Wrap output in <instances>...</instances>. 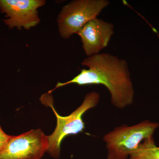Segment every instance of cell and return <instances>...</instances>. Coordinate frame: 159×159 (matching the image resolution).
<instances>
[{
    "instance_id": "1",
    "label": "cell",
    "mask_w": 159,
    "mask_h": 159,
    "mask_svg": "<svg viewBox=\"0 0 159 159\" xmlns=\"http://www.w3.org/2000/svg\"><path fill=\"white\" fill-rule=\"evenodd\" d=\"M81 65L88 68L82 69L69 81L57 83L55 87L48 93L51 94L57 88L73 84L78 85L101 84L109 92L111 102L115 107L123 109L133 104L134 89L125 60L108 53H101L85 58Z\"/></svg>"
},
{
    "instance_id": "2",
    "label": "cell",
    "mask_w": 159,
    "mask_h": 159,
    "mask_svg": "<svg viewBox=\"0 0 159 159\" xmlns=\"http://www.w3.org/2000/svg\"><path fill=\"white\" fill-rule=\"evenodd\" d=\"M51 94H43L40 100L43 105L50 107L57 119V125L53 133L48 136L49 148L47 152L51 157L57 159L60 155L61 144L63 139L69 135L77 134L83 131L85 125L83 120L84 114L96 107L100 100V95L93 92L85 95L81 105L66 116H60L55 109Z\"/></svg>"
},
{
    "instance_id": "3",
    "label": "cell",
    "mask_w": 159,
    "mask_h": 159,
    "mask_svg": "<svg viewBox=\"0 0 159 159\" xmlns=\"http://www.w3.org/2000/svg\"><path fill=\"white\" fill-rule=\"evenodd\" d=\"M159 124L145 120L133 125L118 126L103 137L107 159H127L145 139L153 137Z\"/></svg>"
},
{
    "instance_id": "4",
    "label": "cell",
    "mask_w": 159,
    "mask_h": 159,
    "mask_svg": "<svg viewBox=\"0 0 159 159\" xmlns=\"http://www.w3.org/2000/svg\"><path fill=\"white\" fill-rule=\"evenodd\" d=\"M107 0H75L64 6L57 16L60 34L68 39L109 5Z\"/></svg>"
},
{
    "instance_id": "5",
    "label": "cell",
    "mask_w": 159,
    "mask_h": 159,
    "mask_svg": "<svg viewBox=\"0 0 159 159\" xmlns=\"http://www.w3.org/2000/svg\"><path fill=\"white\" fill-rule=\"evenodd\" d=\"M48 136L40 129L10 136L0 150V159H40L49 148Z\"/></svg>"
},
{
    "instance_id": "6",
    "label": "cell",
    "mask_w": 159,
    "mask_h": 159,
    "mask_svg": "<svg viewBox=\"0 0 159 159\" xmlns=\"http://www.w3.org/2000/svg\"><path fill=\"white\" fill-rule=\"evenodd\" d=\"M45 3L44 0H0V9L6 14L4 21L9 29L29 30L39 24L37 9Z\"/></svg>"
},
{
    "instance_id": "7",
    "label": "cell",
    "mask_w": 159,
    "mask_h": 159,
    "mask_svg": "<svg viewBox=\"0 0 159 159\" xmlns=\"http://www.w3.org/2000/svg\"><path fill=\"white\" fill-rule=\"evenodd\" d=\"M114 29L112 23L97 18L80 29L77 34L81 39L86 55L89 57L99 54L107 48L114 34Z\"/></svg>"
},
{
    "instance_id": "8",
    "label": "cell",
    "mask_w": 159,
    "mask_h": 159,
    "mask_svg": "<svg viewBox=\"0 0 159 159\" xmlns=\"http://www.w3.org/2000/svg\"><path fill=\"white\" fill-rule=\"evenodd\" d=\"M129 159H159V146L156 144L153 137L144 140Z\"/></svg>"
},
{
    "instance_id": "9",
    "label": "cell",
    "mask_w": 159,
    "mask_h": 159,
    "mask_svg": "<svg viewBox=\"0 0 159 159\" xmlns=\"http://www.w3.org/2000/svg\"><path fill=\"white\" fill-rule=\"evenodd\" d=\"M9 137L10 136L4 132L0 125V150L4 148L7 144Z\"/></svg>"
}]
</instances>
